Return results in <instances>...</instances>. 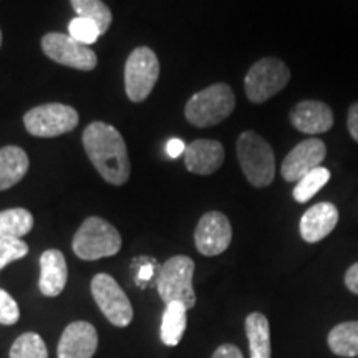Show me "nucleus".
<instances>
[{"label":"nucleus","instance_id":"1","mask_svg":"<svg viewBox=\"0 0 358 358\" xmlns=\"http://www.w3.org/2000/svg\"><path fill=\"white\" fill-rule=\"evenodd\" d=\"M83 148L106 182L122 186L129 179V158L123 136L108 123L95 122L83 131Z\"/></svg>","mask_w":358,"mask_h":358},{"label":"nucleus","instance_id":"2","mask_svg":"<svg viewBox=\"0 0 358 358\" xmlns=\"http://www.w3.org/2000/svg\"><path fill=\"white\" fill-rule=\"evenodd\" d=\"M236 108V95L227 83H214L201 90L186 103L185 115L192 127H214L229 118Z\"/></svg>","mask_w":358,"mask_h":358},{"label":"nucleus","instance_id":"3","mask_svg":"<svg viewBox=\"0 0 358 358\" xmlns=\"http://www.w3.org/2000/svg\"><path fill=\"white\" fill-rule=\"evenodd\" d=\"M237 159L248 181L254 187H267L275 178V155L272 146L254 131L237 138Z\"/></svg>","mask_w":358,"mask_h":358},{"label":"nucleus","instance_id":"4","mask_svg":"<svg viewBox=\"0 0 358 358\" xmlns=\"http://www.w3.org/2000/svg\"><path fill=\"white\" fill-rule=\"evenodd\" d=\"M73 252L82 261L111 257L122 249V236L108 221L101 217L85 219L71 243Z\"/></svg>","mask_w":358,"mask_h":358},{"label":"nucleus","instance_id":"5","mask_svg":"<svg viewBox=\"0 0 358 358\" xmlns=\"http://www.w3.org/2000/svg\"><path fill=\"white\" fill-rule=\"evenodd\" d=\"M192 277H194V261L187 256H174L168 259L159 268L158 285L159 297L163 302L182 303L187 310L196 306V294L192 289Z\"/></svg>","mask_w":358,"mask_h":358},{"label":"nucleus","instance_id":"6","mask_svg":"<svg viewBox=\"0 0 358 358\" xmlns=\"http://www.w3.org/2000/svg\"><path fill=\"white\" fill-rule=\"evenodd\" d=\"M290 82L289 66L275 57H266L250 66L244 78L245 96L249 101L266 103L282 92Z\"/></svg>","mask_w":358,"mask_h":358},{"label":"nucleus","instance_id":"7","mask_svg":"<svg viewBox=\"0 0 358 358\" xmlns=\"http://www.w3.org/2000/svg\"><path fill=\"white\" fill-rule=\"evenodd\" d=\"M159 77V62L148 47H138L124 65V90L131 101L141 103L153 92Z\"/></svg>","mask_w":358,"mask_h":358},{"label":"nucleus","instance_id":"8","mask_svg":"<svg viewBox=\"0 0 358 358\" xmlns=\"http://www.w3.org/2000/svg\"><path fill=\"white\" fill-rule=\"evenodd\" d=\"M27 131L38 138H55L77 128V110L62 103H47L35 106L24 116Z\"/></svg>","mask_w":358,"mask_h":358},{"label":"nucleus","instance_id":"9","mask_svg":"<svg viewBox=\"0 0 358 358\" xmlns=\"http://www.w3.org/2000/svg\"><path fill=\"white\" fill-rule=\"evenodd\" d=\"M92 295L110 324L115 327H128L131 324V302L113 277L108 274H96L93 277Z\"/></svg>","mask_w":358,"mask_h":358},{"label":"nucleus","instance_id":"10","mask_svg":"<svg viewBox=\"0 0 358 358\" xmlns=\"http://www.w3.org/2000/svg\"><path fill=\"white\" fill-rule=\"evenodd\" d=\"M42 50L55 64L70 66V69L90 71L98 64L96 53L88 47L65 34L52 32L43 35Z\"/></svg>","mask_w":358,"mask_h":358},{"label":"nucleus","instance_id":"11","mask_svg":"<svg viewBox=\"0 0 358 358\" xmlns=\"http://www.w3.org/2000/svg\"><path fill=\"white\" fill-rule=\"evenodd\" d=\"M232 227L226 214L219 211L206 213L199 219L194 232L196 249L203 256L214 257L222 254L231 245Z\"/></svg>","mask_w":358,"mask_h":358},{"label":"nucleus","instance_id":"12","mask_svg":"<svg viewBox=\"0 0 358 358\" xmlns=\"http://www.w3.org/2000/svg\"><path fill=\"white\" fill-rule=\"evenodd\" d=\"M325 155L327 146L319 138H308L301 141L282 161V178L287 182H299L306 174L320 166Z\"/></svg>","mask_w":358,"mask_h":358},{"label":"nucleus","instance_id":"13","mask_svg":"<svg viewBox=\"0 0 358 358\" xmlns=\"http://www.w3.org/2000/svg\"><path fill=\"white\" fill-rule=\"evenodd\" d=\"M289 120L297 131L315 136L332 129L334 111L324 101L303 100L290 110Z\"/></svg>","mask_w":358,"mask_h":358},{"label":"nucleus","instance_id":"14","mask_svg":"<svg viewBox=\"0 0 358 358\" xmlns=\"http://www.w3.org/2000/svg\"><path fill=\"white\" fill-rule=\"evenodd\" d=\"M98 347V334L88 322L70 324L58 343V358H92Z\"/></svg>","mask_w":358,"mask_h":358},{"label":"nucleus","instance_id":"15","mask_svg":"<svg viewBox=\"0 0 358 358\" xmlns=\"http://www.w3.org/2000/svg\"><path fill=\"white\" fill-rule=\"evenodd\" d=\"M224 158H226L224 146L216 140H196L187 145L185 151L187 171L201 176L216 173L222 166Z\"/></svg>","mask_w":358,"mask_h":358},{"label":"nucleus","instance_id":"16","mask_svg":"<svg viewBox=\"0 0 358 358\" xmlns=\"http://www.w3.org/2000/svg\"><path fill=\"white\" fill-rule=\"evenodd\" d=\"M338 222V209L332 203H319L308 208L301 219V236L308 244L325 239Z\"/></svg>","mask_w":358,"mask_h":358},{"label":"nucleus","instance_id":"17","mask_svg":"<svg viewBox=\"0 0 358 358\" xmlns=\"http://www.w3.org/2000/svg\"><path fill=\"white\" fill-rule=\"evenodd\" d=\"M69 279L65 256L57 249L45 250L40 257V292L47 297H57L65 289Z\"/></svg>","mask_w":358,"mask_h":358},{"label":"nucleus","instance_id":"18","mask_svg":"<svg viewBox=\"0 0 358 358\" xmlns=\"http://www.w3.org/2000/svg\"><path fill=\"white\" fill-rule=\"evenodd\" d=\"M29 156L19 146L0 148V191L15 186L29 171Z\"/></svg>","mask_w":358,"mask_h":358},{"label":"nucleus","instance_id":"19","mask_svg":"<svg viewBox=\"0 0 358 358\" xmlns=\"http://www.w3.org/2000/svg\"><path fill=\"white\" fill-rule=\"evenodd\" d=\"M245 335L250 358H271V327L264 313L252 312L245 317Z\"/></svg>","mask_w":358,"mask_h":358},{"label":"nucleus","instance_id":"20","mask_svg":"<svg viewBox=\"0 0 358 358\" xmlns=\"http://www.w3.org/2000/svg\"><path fill=\"white\" fill-rule=\"evenodd\" d=\"M329 348L337 357L355 358L358 357V320L342 322L330 330Z\"/></svg>","mask_w":358,"mask_h":358},{"label":"nucleus","instance_id":"21","mask_svg":"<svg viewBox=\"0 0 358 358\" xmlns=\"http://www.w3.org/2000/svg\"><path fill=\"white\" fill-rule=\"evenodd\" d=\"M187 308L179 302H171L166 306L163 313V322H161V340L164 345L176 347L182 340L186 330V317Z\"/></svg>","mask_w":358,"mask_h":358},{"label":"nucleus","instance_id":"22","mask_svg":"<svg viewBox=\"0 0 358 358\" xmlns=\"http://www.w3.org/2000/svg\"><path fill=\"white\" fill-rule=\"evenodd\" d=\"M34 227L32 213L24 208H13L0 211V237L22 239Z\"/></svg>","mask_w":358,"mask_h":358},{"label":"nucleus","instance_id":"23","mask_svg":"<svg viewBox=\"0 0 358 358\" xmlns=\"http://www.w3.org/2000/svg\"><path fill=\"white\" fill-rule=\"evenodd\" d=\"M70 3L77 17L95 22L100 27L101 35L110 29L113 15H111V10L105 2H101V0H70Z\"/></svg>","mask_w":358,"mask_h":358},{"label":"nucleus","instance_id":"24","mask_svg":"<svg viewBox=\"0 0 358 358\" xmlns=\"http://www.w3.org/2000/svg\"><path fill=\"white\" fill-rule=\"evenodd\" d=\"M330 181V171L327 168H315L313 171L306 174L294 187V199L297 203H307L313 196Z\"/></svg>","mask_w":358,"mask_h":358},{"label":"nucleus","instance_id":"25","mask_svg":"<svg viewBox=\"0 0 358 358\" xmlns=\"http://www.w3.org/2000/svg\"><path fill=\"white\" fill-rule=\"evenodd\" d=\"M10 358H48L47 345L38 334H22L13 342L10 348Z\"/></svg>","mask_w":358,"mask_h":358},{"label":"nucleus","instance_id":"26","mask_svg":"<svg viewBox=\"0 0 358 358\" xmlns=\"http://www.w3.org/2000/svg\"><path fill=\"white\" fill-rule=\"evenodd\" d=\"M69 35L77 40V42L90 47V45H93L100 38L101 30L93 20L83 19V17H75L69 24Z\"/></svg>","mask_w":358,"mask_h":358},{"label":"nucleus","instance_id":"27","mask_svg":"<svg viewBox=\"0 0 358 358\" xmlns=\"http://www.w3.org/2000/svg\"><path fill=\"white\" fill-rule=\"evenodd\" d=\"M29 254V245L15 237H0V271L13 261L25 257Z\"/></svg>","mask_w":358,"mask_h":358},{"label":"nucleus","instance_id":"28","mask_svg":"<svg viewBox=\"0 0 358 358\" xmlns=\"http://www.w3.org/2000/svg\"><path fill=\"white\" fill-rule=\"evenodd\" d=\"M20 319V310L13 297L3 289H0V324L13 325Z\"/></svg>","mask_w":358,"mask_h":358},{"label":"nucleus","instance_id":"29","mask_svg":"<svg viewBox=\"0 0 358 358\" xmlns=\"http://www.w3.org/2000/svg\"><path fill=\"white\" fill-rule=\"evenodd\" d=\"M347 128H348V133H350V136L358 143V101L353 103L350 108H348Z\"/></svg>","mask_w":358,"mask_h":358},{"label":"nucleus","instance_id":"30","mask_svg":"<svg viewBox=\"0 0 358 358\" xmlns=\"http://www.w3.org/2000/svg\"><path fill=\"white\" fill-rule=\"evenodd\" d=\"M213 358H244V355L243 352H241L236 345H232V343H224V345L216 348Z\"/></svg>","mask_w":358,"mask_h":358},{"label":"nucleus","instance_id":"31","mask_svg":"<svg viewBox=\"0 0 358 358\" xmlns=\"http://www.w3.org/2000/svg\"><path fill=\"white\" fill-rule=\"evenodd\" d=\"M345 285L350 292L358 295V262L348 267V271L345 272Z\"/></svg>","mask_w":358,"mask_h":358},{"label":"nucleus","instance_id":"32","mask_svg":"<svg viewBox=\"0 0 358 358\" xmlns=\"http://www.w3.org/2000/svg\"><path fill=\"white\" fill-rule=\"evenodd\" d=\"M166 151L169 155V158H178V156L185 155L186 151V145L185 141L179 140V138H173V140H169V143L166 145Z\"/></svg>","mask_w":358,"mask_h":358},{"label":"nucleus","instance_id":"33","mask_svg":"<svg viewBox=\"0 0 358 358\" xmlns=\"http://www.w3.org/2000/svg\"><path fill=\"white\" fill-rule=\"evenodd\" d=\"M155 264L153 261H150L148 264H145V266L140 267V271H138V275H136V284H145V282H148L151 279V275H153V271H155Z\"/></svg>","mask_w":358,"mask_h":358},{"label":"nucleus","instance_id":"34","mask_svg":"<svg viewBox=\"0 0 358 358\" xmlns=\"http://www.w3.org/2000/svg\"><path fill=\"white\" fill-rule=\"evenodd\" d=\"M0 45H2V32H0Z\"/></svg>","mask_w":358,"mask_h":358}]
</instances>
